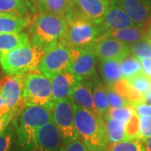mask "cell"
Listing matches in <instances>:
<instances>
[{"instance_id": "ba28073f", "label": "cell", "mask_w": 151, "mask_h": 151, "mask_svg": "<svg viewBox=\"0 0 151 151\" xmlns=\"http://www.w3.org/2000/svg\"><path fill=\"white\" fill-rule=\"evenodd\" d=\"M26 75H7L0 79V93L9 113L17 118L25 105L23 100L24 84Z\"/></svg>"}, {"instance_id": "e575fe53", "label": "cell", "mask_w": 151, "mask_h": 151, "mask_svg": "<svg viewBox=\"0 0 151 151\" xmlns=\"http://www.w3.org/2000/svg\"><path fill=\"white\" fill-rule=\"evenodd\" d=\"M13 143V127L9 125L0 135V151H10Z\"/></svg>"}, {"instance_id": "5b68a950", "label": "cell", "mask_w": 151, "mask_h": 151, "mask_svg": "<svg viewBox=\"0 0 151 151\" xmlns=\"http://www.w3.org/2000/svg\"><path fill=\"white\" fill-rule=\"evenodd\" d=\"M44 53L42 50L33 45L16 48L0 53V65L7 75H26L38 70Z\"/></svg>"}, {"instance_id": "ab89813d", "label": "cell", "mask_w": 151, "mask_h": 151, "mask_svg": "<svg viewBox=\"0 0 151 151\" xmlns=\"http://www.w3.org/2000/svg\"><path fill=\"white\" fill-rule=\"evenodd\" d=\"M35 14L46 12V0H34Z\"/></svg>"}, {"instance_id": "3957f363", "label": "cell", "mask_w": 151, "mask_h": 151, "mask_svg": "<svg viewBox=\"0 0 151 151\" xmlns=\"http://www.w3.org/2000/svg\"><path fill=\"white\" fill-rule=\"evenodd\" d=\"M106 31L100 23L81 16L77 12L67 20V29L61 42L69 48L92 49L93 45Z\"/></svg>"}, {"instance_id": "277c9868", "label": "cell", "mask_w": 151, "mask_h": 151, "mask_svg": "<svg viewBox=\"0 0 151 151\" xmlns=\"http://www.w3.org/2000/svg\"><path fill=\"white\" fill-rule=\"evenodd\" d=\"M15 119L14 126L19 144L26 150L31 149L38 129L53 121L50 109L36 105L25 107Z\"/></svg>"}, {"instance_id": "7402d4cb", "label": "cell", "mask_w": 151, "mask_h": 151, "mask_svg": "<svg viewBox=\"0 0 151 151\" xmlns=\"http://www.w3.org/2000/svg\"><path fill=\"white\" fill-rule=\"evenodd\" d=\"M102 119L104 124L108 145H111L120 141L126 140L124 123L116 119H111L108 116H104Z\"/></svg>"}, {"instance_id": "603a6c76", "label": "cell", "mask_w": 151, "mask_h": 151, "mask_svg": "<svg viewBox=\"0 0 151 151\" xmlns=\"http://www.w3.org/2000/svg\"><path fill=\"white\" fill-rule=\"evenodd\" d=\"M113 90L120 96L124 97L128 101L131 106L139 103H145V95L137 91L134 86L130 84V82L126 79H121L120 81L116 82L113 86Z\"/></svg>"}, {"instance_id": "44dd1931", "label": "cell", "mask_w": 151, "mask_h": 151, "mask_svg": "<svg viewBox=\"0 0 151 151\" xmlns=\"http://www.w3.org/2000/svg\"><path fill=\"white\" fill-rule=\"evenodd\" d=\"M146 32L147 30L144 26L134 25L131 27L124 28V29H121L118 30L108 31L106 33L109 35L116 38L120 41L129 45L135 42L139 41L141 40L145 39Z\"/></svg>"}, {"instance_id": "b9f144b4", "label": "cell", "mask_w": 151, "mask_h": 151, "mask_svg": "<svg viewBox=\"0 0 151 151\" xmlns=\"http://www.w3.org/2000/svg\"><path fill=\"white\" fill-rule=\"evenodd\" d=\"M9 113V111H8V109L5 107V105H4V101H3V99H2V96H1V93H0V117L1 116H4V115H5V114H8ZM12 114V113H11Z\"/></svg>"}, {"instance_id": "30bf717a", "label": "cell", "mask_w": 151, "mask_h": 151, "mask_svg": "<svg viewBox=\"0 0 151 151\" xmlns=\"http://www.w3.org/2000/svg\"><path fill=\"white\" fill-rule=\"evenodd\" d=\"M70 71L79 81H86L96 74L97 55L88 48H70Z\"/></svg>"}, {"instance_id": "f546056e", "label": "cell", "mask_w": 151, "mask_h": 151, "mask_svg": "<svg viewBox=\"0 0 151 151\" xmlns=\"http://www.w3.org/2000/svg\"><path fill=\"white\" fill-rule=\"evenodd\" d=\"M124 131L126 139H139V116L135 111L125 124Z\"/></svg>"}, {"instance_id": "f1b7e54d", "label": "cell", "mask_w": 151, "mask_h": 151, "mask_svg": "<svg viewBox=\"0 0 151 151\" xmlns=\"http://www.w3.org/2000/svg\"><path fill=\"white\" fill-rule=\"evenodd\" d=\"M129 52L132 55L138 59H151V42L149 40L144 39L138 42L129 45Z\"/></svg>"}, {"instance_id": "cb8c5ba5", "label": "cell", "mask_w": 151, "mask_h": 151, "mask_svg": "<svg viewBox=\"0 0 151 151\" xmlns=\"http://www.w3.org/2000/svg\"><path fill=\"white\" fill-rule=\"evenodd\" d=\"M46 12L70 19L77 13L74 2L70 0H46Z\"/></svg>"}, {"instance_id": "1f68e13d", "label": "cell", "mask_w": 151, "mask_h": 151, "mask_svg": "<svg viewBox=\"0 0 151 151\" xmlns=\"http://www.w3.org/2000/svg\"><path fill=\"white\" fill-rule=\"evenodd\" d=\"M128 81H129L130 84L134 86L137 91H139L143 95H145L146 93L150 90L151 79L148 76H146L145 74H143L142 72L130 78Z\"/></svg>"}, {"instance_id": "52a82bcc", "label": "cell", "mask_w": 151, "mask_h": 151, "mask_svg": "<svg viewBox=\"0 0 151 151\" xmlns=\"http://www.w3.org/2000/svg\"><path fill=\"white\" fill-rule=\"evenodd\" d=\"M51 115L65 146L79 138L75 126L74 107L70 99L55 102Z\"/></svg>"}, {"instance_id": "816d5d0a", "label": "cell", "mask_w": 151, "mask_h": 151, "mask_svg": "<svg viewBox=\"0 0 151 151\" xmlns=\"http://www.w3.org/2000/svg\"><path fill=\"white\" fill-rule=\"evenodd\" d=\"M150 42H151V40H150Z\"/></svg>"}, {"instance_id": "8992f818", "label": "cell", "mask_w": 151, "mask_h": 151, "mask_svg": "<svg viewBox=\"0 0 151 151\" xmlns=\"http://www.w3.org/2000/svg\"><path fill=\"white\" fill-rule=\"evenodd\" d=\"M23 100L25 107L36 105L51 110L54 105L51 79L43 75L39 69L27 73L24 84Z\"/></svg>"}, {"instance_id": "d6986e66", "label": "cell", "mask_w": 151, "mask_h": 151, "mask_svg": "<svg viewBox=\"0 0 151 151\" xmlns=\"http://www.w3.org/2000/svg\"><path fill=\"white\" fill-rule=\"evenodd\" d=\"M29 45L31 42L27 33H0V53Z\"/></svg>"}, {"instance_id": "9c48e42d", "label": "cell", "mask_w": 151, "mask_h": 151, "mask_svg": "<svg viewBox=\"0 0 151 151\" xmlns=\"http://www.w3.org/2000/svg\"><path fill=\"white\" fill-rule=\"evenodd\" d=\"M70 48L60 41L44 53L38 69L43 75L52 79L55 75L70 70Z\"/></svg>"}, {"instance_id": "7c38bea8", "label": "cell", "mask_w": 151, "mask_h": 151, "mask_svg": "<svg viewBox=\"0 0 151 151\" xmlns=\"http://www.w3.org/2000/svg\"><path fill=\"white\" fill-rule=\"evenodd\" d=\"M61 137L52 122L44 125L35 134V142L29 151H58Z\"/></svg>"}, {"instance_id": "ee69618b", "label": "cell", "mask_w": 151, "mask_h": 151, "mask_svg": "<svg viewBox=\"0 0 151 151\" xmlns=\"http://www.w3.org/2000/svg\"><path fill=\"white\" fill-rule=\"evenodd\" d=\"M145 103H150L151 104V91L150 90L149 92L146 93L145 95Z\"/></svg>"}, {"instance_id": "f907efd6", "label": "cell", "mask_w": 151, "mask_h": 151, "mask_svg": "<svg viewBox=\"0 0 151 151\" xmlns=\"http://www.w3.org/2000/svg\"><path fill=\"white\" fill-rule=\"evenodd\" d=\"M108 1H110V2H111V1H113V0H108Z\"/></svg>"}, {"instance_id": "c3c4849f", "label": "cell", "mask_w": 151, "mask_h": 151, "mask_svg": "<svg viewBox=\"0 0 151 151\" xmlns=\"http://www.w3.org/2000/svg\"><path fill=\"white\" fill-rule=\"evenodd\" d=\"M150 91H151V81H150Z\"/></svg>"}, {"instance_id": "bcb514c9", "label": "cell", "mask_w": 151, "mask_h": 151, "mask_svg": "<svg viewBox=\"0 0 151 151\" xmlns=\"http://www.w3.org/2000/svg\"><path fill=\"white\" fill-rule=\"evenodd\" d=\"M146 1H149V2H151V0H146Z\"/></svg>"}, {"instance_id": "d590c367", "label": "cell", "mask_w": 151, "mask_h": 151, "mask_svg": "<svg viewBox=\"0 0 151 151\" xmlns=\"http://www.w3.org/2000/svg\"><path fill=\"white\" fill-rule=\"evenodd\" d=\"M65 151H89L84 142L80 138L70 142L65 146Z\"/></svg>"}, {"instance_id": "7dc6e473", "label": "cell", "mask_w": 151, "mask_h": 151, "mask_svg": "<svg viewBox=\"0 0 151 151\" xmlns=\"http://www.w3.org/2000/svg\"><path fill=\"white\" fill-rule=\"evenodd\" d=\"M150 18H151V11H150Z\"/></svg>"}, {"instance_id": "2e32d148", "label": "cell", "mask_w": 151, "mask_h": 151, "mask_svg": "<svg viewBox=\"0 0 151 151\" xmlns=\"http://www.w3.org/2000/svg\"><path fill=\"white\" fill-rule=\"evenodd\" d=\"M110 1L108 0H74L77 12L96 23H100L108 9Z\"/></svg>"}, {"instance_id": "6da1fadb", "label": "cell", "mask_w": 151, "mask_h": 151, "mask_svg": "<svg viewBox=\"0 0 151 151\" xmlns=\"http://www.w3.org/2000/svg\"><path fill=\"white\" fill-rule=\"evenodd\" d=\"M29 27L28 35L31 45L45 52L61 41L66 32L67 21L63 17L48 12L37 13Z\"/></svg>"}, {"instance_id": "ffe728a7", "label": "cell", "mask_w": 151, "mask_h": 151, "mask_svg": "<svg viewBox=\"0 0 151 151\" xmlns=\"http://www.w3.org/2000/svg\"><path fill=\"white\" fill-rule=\"evenodd\" d=\"M100 74L106 86H112L121 79H123L121 70V60H101Z\"/></svg>"}, {"instance_id": "83f0119b", "label": "cell", "mask_w": 151, "mask_h": 151, "mask_svg": "<svg viewBox=\"0 0 151 151\" xmlns=\"http://www.w3.org/2000/svg\"><path fill=\"white\" fill-rule=\"evenodd\" d=\"M107 151H145V146L139 139H126L108 145Z\"/></svg>"}, {"instance_id": "f6af8a7d", "label": "cell", "mask_w": 151, "mask_h": 151, "mask_svg": "<svg viewBox=\"0 0 151 151\" xmlns=\"http://www.w3.org/2000/svg\"><path fill=\"white\" fill-rule=\"evenodd\" d=\"M145 39L146 40H151V27L147 30L145 35Z\"/></svg>"}, {"instance_id": "4fadbf2b", "label": "cell", "mask_w": 151, "mask_h": 151, "mask_svg": "<svg viewBox=\"0 0 151 151\" xmlns=\"http://www.w3.org/2000/svg\"><path fill=\"white\" fill-rule=\"evenodd\" d=\"M129 15L135 25L143 26L150 19L151 2L146 0H113Z\"/></svg>"}, {"instance_id": "f35d334b", "label": "cell", "mask_w": 151, "mask_h": 151, "mask_svg": "<svg viewBox=\"0 0 151 151\" xmlns=\"http://www.w3.org/2000/svg\"><path fill=\"white\" fill-rule=\"evenodd\" d=\"M139 60L140 61L142 73L151 79V59L150 58H142Z\"/></svg>"}, {"instance_id": "8d00e7d4", "label": "cell", "mask_w": 151, "mask_h": 151, "mask_svg": "<svg viewBox=\"0 0 151 151\" xmlns=\"http://www.w3.org/2000/svg\"><path fill=\"white\" fill-rule=\"evenodd\" d=\"M139 116H151V104L147 103H139L132 106Z\"/></svg>"}, {"instance_id": "d6a6232c", "label": "cell", "mask_w": 151, "mask_h": 151, "mask_svg": "<svg viewBox=\"0 0 151 151\" xmlns=\"http://www.w3.org/2000/svg\"><path fill=\"white\" fill-rule=\"evenodd\" d=\"M106 90H107L108 103H109L110 108H123V107L130 105L127 100H125L122 96H120L119 93L115 92L112 87L106 86Z\"/></svg>"}, {"instance_id": "4dcf8cb0", "label": "cell", "mask_w": 151, "mask_h": 151, "mask_svg": "<svg viewBox=\"0 0 151 151\" xmlns=\"http://www.w3.org/2000/svg\"><path fill=\"white\" fill-rule=\"evenodd\" d=\"M134 108L131 105L123 107V108H109L108 113L105 116H108L111 119H116L126 124L129 121V119L131 118L132 114L134 113Z\"/></svg>"}, {"instance_id": "681fc988", "label": "cell", "mask_w": 151, "mask_h": 151, "mask_svg": "<svg viewBox=\"0 0 151 151\" xmlns=\"http://www.w3.org/2000/svg\"><path fill=\"white\" fill-rule=\"evenodd\" d=\"M70 1H71V2H74V0H70Z\"/></svg>"}, {"instance_id": "4316f807", "label": "cell", "mask_w": 151, "mask_h": 151, "mask_svg": "<svg viewBox=\"0 0 151 151\" xmlns=\"http://www.w3.org/2000/svg\"><path fill=\"white\" fill-rule=\"evenodd\" d=\"M121 70L123 79L129 80L130 78L142 72L139 60L131 54L127 55L121 60Z\"/></svg>"}, {"instance_id": "8fae6325", "label": "cell", "mask_w": 151, "mask_h": 151, "mask_svg": "<svg viewBox=\"0 0 151 151\" xmlns=\"http://www.w3.org/2000/svg\"><path fill=\"white\" fill-rule=\"evenodd\" d=\"M92 51L101 60H121L130 55L129 45L108 35L103 34L92 46Z\"/></svg>"}, {"instance_id": "5bb4252c", "label": "cell", "mask_w": 151, "mask_h": 151, "mask_svg": "<svg viewBox=\"0 0 151 151\" xmlns=\"http://www.w3.org/2000/svg\"><path fill=\"white\" fill-rule=\"evenodd\" d=\"M79 80L71 71L65 70L55 75L51 79L53 101L58 102L70 99L71 94Z\"/></svg>"}, {"instance_id": "ac0fdd59", "label": "cell", "mask_w": 151, "mask_h": 151, "mask_svg": "<svg viewBox=\"0 0 151 151\" xmlns=\"http://www.w3.org/2000/svg\"><path fill=\"white\" fill-rule=\"evenodd\" d=\"M30 18L0 13V33H19L29 26Z\"/></svg>"}, {"instance_id": "7a4b0ae2", "label": "cell", "mask_w": 151, "mask_h": 151, "mask_svg": "<svg viewBox=\"0 0 151 151\" xmlns=\"http://www.w3.org/2000/svg\"><path fill=\"white\" fill-rule=\"evenodd\" d=\"M75 126L89 151H107L108 142L103 119L89 110L73 104Z\"/></svg>"}, {"instance_id": "484cf974", "label": "cell", "mask_w": 151, "mask_h": 151, "mask_svg": "<svg viewBox=\"0 0 151 151\" xmlns=\"http://www.w3.org/2000/svg\"><path fill=\"white\" fill-rule=\"evenodd\" d=\"M29 12L24 0H0V13L30 18Z\"/></svg>"}, {"instance_id": "60d3db41", "label": "cell", "mask_w": 151, "mask_h": 151, "mask_svg": "<svg viewBox=\"0 0 151 151\" xmlns=\"http://www.w3.org/2000/svg\"><path fill=\"white\" fill-rule=\"evenodd\" d=\"M24 4L27 6L29 11L35 14V1L34 0H24Z\"/></svg>"}, {"instance_id": "e0dca14e", "label": "cell", "mask_w": 151, "mask_h": 151, "mask_svg": "<svg viewBox=\"0 0 151 151\" xmlns=\"http://www.w3.org/2000/svg\"><path fill=\"white\" fill-rule=\"evenodd\" d=\"M70 100L73 104L87 109L99 117L93 99L92 86L90 82L86 81H78L71 94Z\"/></svg>"}, {"instance_id": "836d02e7", "label": "cell", "mask_w": 151, "mask_h": 151, "mask_svg": "<svg viewBox=\"0 0 151 151\" xmlns=\"http://www.w3.org/2000/svg\"><path fill=\"white\" fill-rule=\"evenodd\" d=\"M139 139L145 143L151 135V116H139Z\"/></svg>"}, {"instance_id": "74e56055", "label": "cell", "mask_w": 151, "mask_h": 151, "mask_svg": "<svg viewBox=\"0 0 151 151\" xmlns=\"http://www.w3.org/2000/svg\"><path fill=\"white\" fill-rule=\"evenodd\" d=\"M14 119L15 117L11 113H8L0 117V135L3 134V132L7 129V127Z\"/></svg>"}, {"instance_id": "7bdbcfd3", "label": "cell", "mask_w": 151, "mask_h": 151, "mask_svg": "<svg viewBox=\"0 0 151 151\" xmlns=\"http://www.w3.org/2000/svg\"><path fill=\"white\" fill-rule=\"evenodd\" d=\"M145 146V151H151V135L147 140L143 143Z\"/></svg>"}, {"instance_id": "d4e9b609", "label": "cell", "mask_w": 151, "mask_h": 151, "mask_svg": "<svg viewBox=\"0 0 151 151\" xmlns=\"http://www.w3.org/2000/svg\"><path fill=\"white\" fill-rule=\"evenodd\" d=\"M93 84L94 86H92V93H93L94 103L96 105V108L99 117L103 119L107 114L108 109L110 108L106 86L103 85L98 80H97L96 82H94Z\"/></svg>"}, {"instance_id": "9a60e30c", "label": "cell", "mask_w": 151, "mask_h": 151, "mask_svg": "<svg viewBox=\"0 0 151 151\" xmlns=\"http://www.w3.org/2000/svg\"><path fill=\"white\" fill-rule=\"evenodd\" d=\"M100 24L106 32L135 25L129 15L113 1L109 3L108 9L100 22Z\"/></svg>"}]
</instances>
